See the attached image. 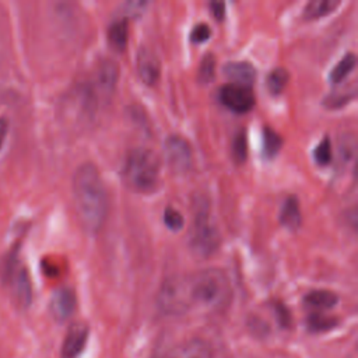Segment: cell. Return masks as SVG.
<instances>
[{"label":"cell","mask_w":358,"mask_h":358,"mask_svg":"<svg viewBox=\"0 0 358 358\" xmlns=\"http://www.w3.org/2000/svg\"><path fill=\"white\" fill-rule=\"evenodd\" d=\"M73 197L78 220L88 234H96L109 210V197L98 168L85 162L73 175Z\"/></svg>","instance_id":"6da1fadb"},{"label":"cell","mask_w":358,"mask_h":358,"mask_svg":"<svg viewBox=\"0 0 358 358\" xmlns=\"http://www.w3.org/2000/svg\"><path fill=\"white\" fill-rule=\"evenodd\" d=\"M192 305L204 310H224L232 299V287L228 275L217 267H208L189 275Z\"/></svg>","instance_id":"7a4b0ae2"},{"label":"cell","mask_w":358,"mask_h":358,"mask_svg":"<svg viewBox=\"0 0 358 358\" xmlns=\"http://www.w3.org/2000/svg\"><path fill=\"white\" fill-rule=\"evenodd\" d=\"M161 173L158 155L145 147L131 148L123 164V178L134 192L148 193L157 189Z\"/></svg>","instance_id":"3957f363"},{"label":"cell","mask_w":358,"mask_h":358,"mask_svg":"<svg viewBox=\"0 0 358 358\" xmlns=\"http://www.w3.org/2000/svg\"><path fill=\"white\" fill-rule=\"evenodd\" d=\"M220 242L221 236L217 227L210 221L207 204L204 201L199 203L189 239L192 253L200 259H206L218 249Z\"/></svg>","instance_id":"277c9868"},{"label":"cell","mask_w":358,"mask_h":358,"mask_svg":"<svg viewBox=\"0 0 358 358\" xmlns=\"http://www.w3.org/2000/svg\"><path fill=\"white\" fill-rule=\"evenodd\" d=\"M157 305L165 315L178 316L186 313L193 306L189 275L176 274L168 277L157 294Z\"/></svg>","instance_id":"5b68a950"},{"label":"cell","mask_w":358,"mask_h":358,"mask_svg":"<svg viewBox=\"0 0 358 358\" xmlns=\"http://www.w3.org/2000/svg\"><path fill=\"white\" fill-rule=\"evenodd\" d=\"M164 157L168 166L175 173L187 172L193 164V151L190 143L179 134H171L165 138Z\"/></svg>","instance_id":"8992f818"},{"label":"cell","mask_w":358,"mask_h":358,"mask_svg":"<svg viewBox=\"0 0 358 358\" xmlns=\"http://www.w3.org/2000/svg\"><path fill=\"white\" fill-rule=\"evenodd\" d=\"M11 298L20 309H27L32 301V285L27 268L22 264H11L6 273Z\"/></svg>","instance_id":"52a82bcc"},{"label":"cell","mask_w":358,"mask_h":358,"mask_svg":"<svg viewBox=\"0 0 358 358\" xmlns=\"http://www.w3.org/2000/svg\"><path fill=\"white\" fill-rule=\"evenodd\" d=\"M221 103L235 113H246L249 112L255 103V94L249 87L238 85L234 83H228L220 88L218 92Z\"/></svg>","instance_id":"ba28073f"},{"label":"cell","mask_w":358,"mask_h":358,"mask_svg":"<svg viewBox=\"0 0 358 358\" xmlns=\"http://www.w3.org/2000/svg\"><path fill=\"white\" fill-rule=\"evenodd\" d=\"M117 77V63L112 59H102L95 70V87L91 88L94 95L101 94V96H109L115 90Z\"/></svg>","instance_id":"9c48e42d"},{"label":"cell","mask_w":358,"mask_h":358,"mask_svg":"<svg viewBox=\"0 0 358 358\" xmlns=\"http://www.w3.org/2000/svg\"><path fill=\"white\" fill-rule=\"evenodd\" d=\"M76 305H77V299H76L74 291L71 288L62 287L52 294L49 308H50L52 316L56 320L63 322V320H67L74 313Z\"/></svg>","instance_id":"30bf717a"},{"label":"cell","mask_w":358,"mask_h":358,"mask_svg":"<svg viewBox=\"0 0 358 358\" xmlns=\"http://www.w3.org/2000/svg\"><path fill=\"white\" fill-rule=\"evenodd\" d=\"M87 338L88 327L84 323H73L69 327L62 344V358H77L83 352Z\"/></svg>","instance_id":"8fae6325"},{"label":"cell","mask_w":358,"mask_h":358,"mask_svg":"<svg viewBox=\"0 0 358 358\" xmlns=\"http://www.w3.org/2000/svg\"><path fill=\"white\" fill-rule=\"evenodd\" d=\"M137 73L140 78L148 84L152 85L158 81L159 73H161V63L155 52H152L150 48H141L137 53Z\"/></svg>","instance_id":"7c38bea8"},{"label":"cell","mask_w":358,"mask_h":358,"mask_svg":"<svg viewBox=\"0 0 358 358\" xmlns=\"http://www.w3.org/2000/svg\"><path fill=\"white\" fill-rule=\"evenodd\" d=\"M225 76L231 80V83L250 87L256 78V69L252 63L238 60V62H228L224 66Z\"/></svg>","instance_id":"4fadbf2b"},{"label":"cell","mask_w":358,"mask_h":358,"mask_svg":"<svg viewBox=\"0 0 358 358\" xmlns=\"http://www.w3.org/2000/svg\"><path fill=\"white\" fill-rule=\"evenodd\" d=\"M303 302L310 309L322 312L336 306L338 302V296L330 289H313L303 296Z\"/></svg>","instance_id":"5bb4252c"},{"label":"cell","mask_w":358,"mask_h":358,"mask_svg":"<svg viewBox=\"0 0 358 358\" xmlns=\"http://www.w3.org/2000/svg\"><path fill=\"white\" fill-rule=\"evenodd\" d=\"M280 222L288 229L299 228L302 222V215H301L299 201L295 196H288L284 200L280 210Z\"/></svg>","instance_id":"9a60e30c"},{"label":"cell","mask_w":358,"mask_h":358,"mask_svg":"<svg viewBox=\"0 0 358 358\" xmlns=\"http://www.w3.org/2000/svg\"><path fill=\"white\" fill-rule=\"evenodd\" d=\"M129 39V24L126 18L115 20L108 28V41L116 50H123Z\"/></svg>","instance_id":"2e32d148"},{"label":"cell","mask_w":358,"mask_h":358,"mask_svg":"<svg viewBox=\"0 0 358 358\" xmlns=\"http://www.w3.org/2000/svg\"><path fill=\"white\" fill-rule=\"evenodd\" d=\"M178 358H213L211 347L201 338L187 341L178 354Z\"/></svg>","instance_id":"e0dca14e"},{"label":"cell","mask_w":358,"mask_h":358,"mask_svg":"<svg viewBox=\"0 0 358 358\" xmlns=\"http://www.w3.org/2000/svg\"><path fill=\"white\" fill-rule=\"evenodd\" d=\"M355 63H357V57L354 53H345L336 64L334 67L331 69L330 74H329V78L331 83L337 84L340 81H343L355 67Z\"/></svg>","instance_id":"ac0fdd59"},{"label":"cell","mask_w":358,"mask_h":358,"mask_svg":"<svg viewBox=\"0 0 358 358\" xmlns=\"http://www.w3.org/2000/svg\"><path fill=\"white\" fill-rule=\"evenodd\" d=\"M289 80V73L285 67H275L273 69L266 80L267 88L273 95H277L280 92H282V90L285 88V85L288 84Z\"/></svg>","instance_id":"d6986e66"},{"label":"cell","mask_w":358,"mask_h":358,"mask_svg":"<svg viewBox=\"0 0 358 358\" xmlns=\"http://www.w3.org/2000/svg\"><path fill=\"white\" fill-rule=\"evenodd\" d=\"M338 1H333V0H320V1H310L306 4L303 14L306 20H315V18H320L323 15H327L329 13H331L334 8H337Z\"/></svg>","instance_id":"ffe728a7"},{"label":"cell","mask_w":358,"mask_h":358,"mask_svg":"<svg viewBox=\"0 0 358 358\" xmlns=\"http://www.w3.org/2000/svg\"><path fill=\"white\" fill-rule=\"evenodd\" d=\"M281 144H282L281 136L271 127L264 126L263 127V154L267 158L275 157L281 148Z\"/></svg>","instance_id":"44dd1931"},{"label":"cell","mask_w":358,"mask_h":358,"mask_svg":"<svg viewBox=\"0 0 358 358\" xmlns=\"http://www.w3.org/2000/svg\"><path fill=\"white\" fill-rule=\"evenodd\" d=\"M337 320L333 316H327L323 312H313L308 316V327L312 331H326L336 326Z\"/></svg>","instance_id":"7402d4cb"},{"label":"cell","mask_w":358,"mask_h":358,"mask_svg":"<svg viewBox=\"0 0 358 358\" xmlns=\"http://www.w3.org/2000/svg\"><path fill=\"white\" fill-rule=\"evenodd\" d=\"M333 158V151H331V143H330V138L326 136L323 137L317 145L315 147L313 150V159L317 165L320 166H324L327 164H330Z\"/></svg>","instance_id":"603a6c76"},{"label":"cell","mask_w":358,"mask_h":358,"mask_svg":"<svg viewBox=\"0 0 358 358\" xmlns=\"http://www.w3.org/2000/svg\"><path fill=\"white\" fill-rule=\"evenodd\" d=\"M248 155V140L245 130H239L235 133L232 140V157L236 162H243Z\"/></svg>","instance_id":"cb8c5ba5"},{"label":"cell","mask_w":358,"mask_h":358,"mask_svg":"<svg viewBox=\"0 0 358 358\" xmlns=\"http://www.w3.org/2000/svg\"><path fill=\"white\" fill-rule=\"evenodd\" d=\"M214 73H215V57L214 55L207 53L199 64V78L203 83H208L213 80Z\"/></svg>","instance_id":"d4e9b609"},{"label":"cell","mask_w":358,"mask_h":358,"mask_svg":"<svg viewBox=\"0 0 358 358\" xmlns=\"http://www.w3.org/2000/svg\"><path fill=\"white\" fill-rule=\"evenodd\" d=\"M164 224L166 225V228H169L171 231H179L183 228L185 224V218L182 215L180 211H178L176 208H173L172 206H168L164 211Z\"/></svg>","instance_id":"484cf974"},{"label":"cell","mask_w":358,"mask_h":358,"mask_svg":"<svg viewBox=\"0 0 358 358\" xmlns=\"http://www.w3.org/2000/svg\"><path fill=\"white\" fill-rule=\"evenodd\" d=\"M210 36H211V28L204 22L196 24L190 32V41L193 43H203L208 41Z\"/></svg>","instance_id":"4316f807"},{"label":"cell","mask_w":358,"mask_h":358,"mask_svg":"<svg viewBox=\"0 0 358 358\" xmlns=\"http://www.w3.org/2000/svg\"><path fill=\"white\" fill-rule=\"evenodd\" d=\"M210 10H211V14L220 21L224 18L225 15V4L222 1H213L210 3Z\"/></svg>","instance_id":"83f0119b"},{"label":"cell","mask_w":358,"mask_h":358,"mask_svg":"<svg viewBox=\"0 0 358 358\" xmlns=\"http://www.w3.org/2000/svg\"><path fill=\"white\" fill-rule=\"evenodd\" d=\"M145 6H147V4H145L144 1H131V3H127L126 7H130V8L126 11V14L134 17V15L140 14Z\"/></svg>","instance_id":"f1b7e54d"},{"label":"cell","mask_w":358,"mask_h":358,"mask_svg":"<svg viewBox=\"0 0 358 358\" xmlns=\"http://www.w3.org/2000/svg\"><path fill=\"white\" fill-rule=\"evenodd\" d=\"M7 133H8V120L6 117H0V150L4 145Z\"/></svg>","instance_id":"f546056e"}]
</instances>
